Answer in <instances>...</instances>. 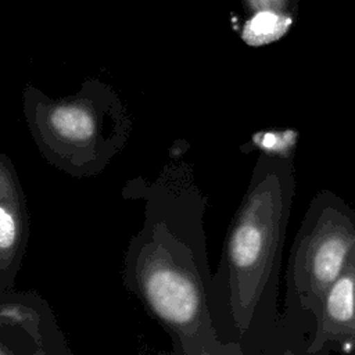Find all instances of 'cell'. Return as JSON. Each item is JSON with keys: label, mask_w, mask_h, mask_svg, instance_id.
<instances>
[{"label": "cell", "mask_w": 355, "mask_h": 355, "mask_svg": "<svg viewBox=\"0 0 355 355\" xmlns=\"http://www.w3.org/2000/svg\"><path fill=\"white\" fill-rule=\"evenodd\" d=\"M291 191L287 155L261 151L229 223L209 290L212 326L234 355L290 351L277 311V280Z\"/></svg>", "instance_id": "obj_2"}, {"label": "cell", "mask_w": 355, "mask_h": 355, "mask_svg": "<svg viewBox=\"0 0 355 355\" xmlns=\"http://www.w3.org/2000/svg\"><path fill=\"white\" fill-rule=\"evenodd\" d=\"M69 355L49 302L33 290H0V355Z\"/></svg>", "instance_id": "obj_4"}, {"label": "cell", "mask_w": 355, "mask_h": 355, "mask_svg": "<svg viewBox=\"0 0 355 355\" xmlns=\"http://www.w3.org/2000/svg\"><path fill=\"white\" fill-rule=\"evenodd\" d=\"M122 197L141 201L144 214L123 254L125 288L165 330L175 354L234 355L212 326L204 229L208 197L191 164L172 158L154 179H129Z\"/></svg>", "instance_id": "obj_1"}, {"label": "cell", "mask_w": 355, "mask_h": 355, "mask_svg": "<svg viewBox=\"0 0 355 355\" xmlns=\"http://www.w3.org/2000/svg\"><path fill=\"white\" fill-rule=\"evenodd\" d=\"M247 12L241 39L250 46H263L280 39L297 15V0H241Z\"/></svg>", "instance_id": "obj_6"}, {"label": "cell", "mask_w": 355, "mask_h": 355, "mask_svg": "<svg viewBox=\"0 0 355 355\" xmlns=\"http://www.w3.org/2000/svg\"><path fill=\"white\" fill-rule=\"evenodd\" d=\"M326 311L336 322L351 319L354 312V284L348 277L334 283L326 300Z\"/></svg>", "instance_id": "obj_7"}, {"label": "cell", "mask_w": 355, "mask_h": 355, "mask_svg": "<svg viewBox=\"0 0 355 355\" xmlns=\"http://www.w3.org/2000/svg\"><path fill=\"white\" fill-rule=\"evenodd\" d=\"M29 240L26 197L12 159L0 154V290L15 287Z\"/></svg>", "instance_id": "obj_5"}, {"label": "cell", "mask_w": 355, "mask_h": 355, "mask_svg": "<svg viewBox=\"0 0 355 355\" xmlns=\"http://www.w3.org/2000/svg\"><path fill=\"white\" fill-rule=\"evenodd\" d=\"M22 112L42 157L78 179L101 173L125 148L133 130L125 101L98 78L85 79L73 94L61 97L26 85Z\"/></svg>", "instance_id": "obj_3"}]
</instances>
